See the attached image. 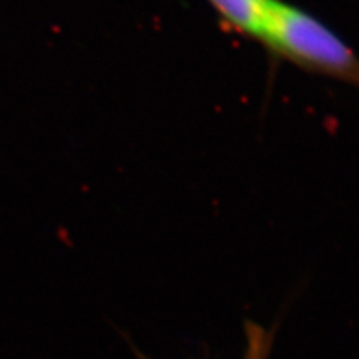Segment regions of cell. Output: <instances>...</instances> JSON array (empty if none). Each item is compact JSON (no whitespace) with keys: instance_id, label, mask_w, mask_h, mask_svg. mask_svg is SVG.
Segmentation results:
<instances>
[{"instance_id":"3957f363","label":"cell","mask_w":359,"mask_h":359,"mask_svg":"<svg viewBox=\"0 0 359 359\" xmlns=\"http://www.w3.org/2000/svg\"><path fill=\"white\" fill-rule=\"evenodd\" d=\"M245 349L241 359H269L276 339L274 328H265L255 320L244 323Z\"/></svg>"},{"instance_id":"6da1fadb","label":"cell","mask_w":359,"mask_h":359,"mask_svg":"<svg viewBox=\"0 0 359 359\" xmlns=\"http://www.w3.org/2000/svg\"><path fill=\"white\" fill-rule=\"evenodd\" d=\"M262 45L277 59L359 88V55L306 9L276 0Z\"/></svg>"},{"instance_id":"7a4b0ae2","label":"cell","mask_w":359,"mask_h":359,"mask_svg":"<svg viewBox=\"0 0 359 359\" xmlns=\"http://www.w3.org/2000/svg\"><path fill=\"white\" fill-rule=\"evenodd\" d=\"M228 30L262 45L276 0H205Z\"/></svg>"},{"instance_id":"277c9868","label":"cell","mask_w":359,"mask_h":359,"mask_svg":"<svg viewBox=\"0 0 359 359\" xmlns=\"http://www.w3.org/2000/svg\"><path fill=\"white\" fill-rule=\"evenodd\" d=\"M141 356V359H149V358H145V356H142V355H140Z\"/></svg>"}]
</instances>
